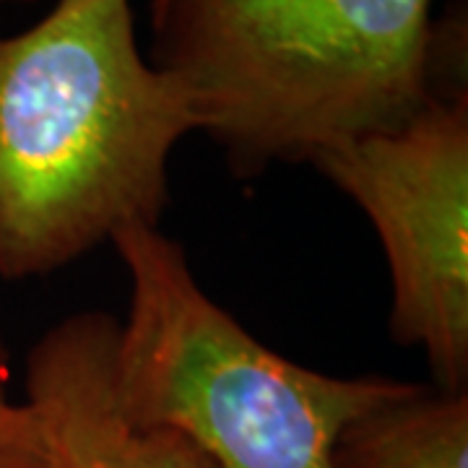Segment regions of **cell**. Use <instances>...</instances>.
Returning <instances> with one entry per match:
<instances>
[{"mask_svg": "<svg viewBox=\"0 0 468 468\" xmlns=\"http://www.w3.org/2000/svg\"><path fill=\"white\" fill-rule=\"evenodd\" d=\"M0 3H11V0H0Z\"/></svg>", "mask_w": 468, "mask_h": 468, "instance_id": "30bf717a", "label": "cell"}, {"mask_svg": "<svg viewBox=\"0 0 468 468\" xmlns=\"http://www.w3.org/2000/svg\"><path fill=\"white\" fill-rule=\"evenodd\" d=\"M112 242L133 284L112 351L117 406L135 427L183 435L217 468H335L351 424L414 385L300 367L208 300L156 227Z\"/></svg>", "mask_w": 468, "mask_h": 468, "instance_id": "3957f363", "label": "cell"}, {"mask_svg": "<svg viewBox=\"0 0 468 468\" xmlns=\"http://www.w3.org/2000/svg\"><path fill=\"white\" fill-rule=\"evenodd\" d=\"M167 3L169 0H151V16H154V21L162 16V11L167 8Z\"/></svg>", "mask_w": 468, "mask_h": 468, "instance_id": "ba28073f", "label": "cell"}, {"mask_svg": "<svg viewBox=\"0 0 468 468\" xmlns=\"http://www.w3.org/2000/svg\"><path fill=\"white\" fill-rule=\"evenodd\" d=\"M156 63L242 169L396 131L437 91L432 0H169Z\"/></svg>", "mask_w": 468, "mask_h": 468, "instance_id": "7a4b0ae2", "label": "cell"}, {"mask_svg": "<svg viewBox=\"0 0 468 468\" xmlns=\"http://www.w3.org/2000/svg\"><path fill=\"white\" fill-rule=\"evenodd\" d=\"M0 362H3V356H0ZM0 380H3V372H0Z\"/></svg>", "mask_w": 468, "mask_h": 468, "instance_id": "9c48e42d", "label": "cell"}, {"mask_svg": "<svg viewBox=\"0 0 468 468\" xmlns=\"http://www.w3.org/2000/svg\"><path fill=\"white\" fill-rule=\"evenodd\" d=\"M335 468H468V390L403 396L359 417L341 435Z\"/></svg>", "mask_w": 468, "mask_h": 468, "instance_id": "8992f818", "label": "cell"}, {"mask_svg": "<svg viewBox=\"0 0 468 468\" xmlns=\"http://www.w3.org/2000/svg\"><path fill=\"white\" fill-rule=\"evenodd\" d=\"M115 334L110 315H73L29 354L27 403L52 468H217L183 435L125 419L112 385Z\"/></svg>", "mask_w": 468, "mask_h": 468, "instance_id": "5b68a950", "label": "cell"}, {"mask_svg": "<svg viewBox=\"0 0 468 468\" xmlns=\"http://www.w3.org/2000/svg\"><path fill=\"white\" fill-rule=\"evenodd\" d=\"M0 468H52L50 452L29 403L8 401L0 380Z\"/></svg>", "mask_w": 468, "mask_h": 468, "instance_id": "52a82bcc", "label": "cell"}, {"mask_svg": "<svg viewBox=\"0 0 468 468\" xmlns=\"http://www.w3.org/2000/svg\"><path fill=\"white\" fill-rule=\"evenodd\" d=\"M383 242L399 344L421 346L440 390L468 378V97L440 89L409 122L310 159Z\"/></svg>", "mask_w": 468, "mask_h": 468, "instance_id": "277c9868", "label": "cell"}, {"mask_svg": "<svg viewBox=\"0 0 468 468\" xmlns=\"http://www.w3.org/2000/svg\"><path fill=\"white\" fill-rule=\"evenodd\" d=\"M193 131L183 86L138 50L131 0H58L0 37V276L156 227L169 154Z\"/></svg>", "mask_w": 468, "mask_h": 468, "instance_id": "6da1fadb", "label": "cell"}]
</instances>
